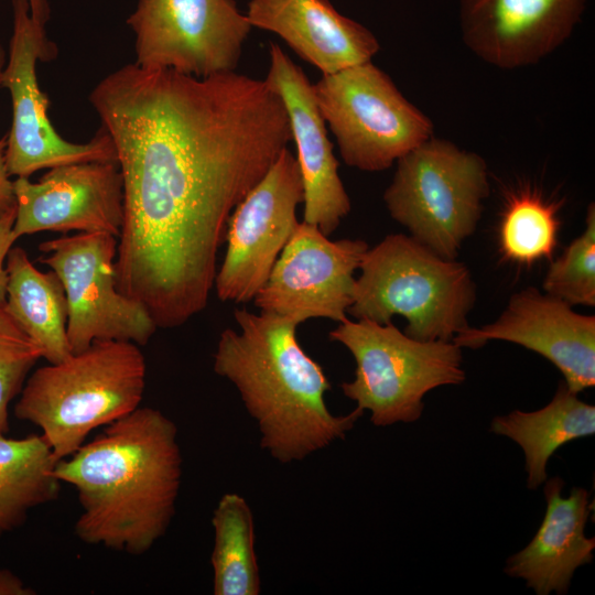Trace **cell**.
<instances>
[{"instance_id": "obj_6", "label": "cell", "mask_w": 595, "mask_h": 595, "mask_svg": "<svg viewBox=\"0 0 595 595\" xmlns=\"http://www.w3.org/2000/svg\"><path fill=\"white\" fill-rule=\"evenodd\" d=\"M356 363L353 381L340 389L376 426L413 423L424 410V396L439 387L464 382L462 348L453 340L414 339L392 322L346 318L329 332Z\"/></svg>"}, {"instance_id": "obj_7", "label": "cell", "mask_w": 595, "mask_h": 595, "mask_svg": "<svg viewBox=\"0 0 595 595\" xmlns=\"http://www.w3.org/2000/svg\"><path fill=\"white\" fill-rule=\"evenodd\" d=\"M488 195L485 160L431 137L397 161L383 201L411 237L445 259H456L476 230Z\"/></svg>"}, {"instance_id": "obj_30", "label": "cell", "mask_w": 595, "mask_h": 595, "mask_svg": "<svg viewBox=\"0 0 595 595\" xmlns=\"http://www.w3.org/2000/svg\"><path fill=\"white\" fill-rule=\"evenodd\" d=\"M30 11L33 19L42 24L50 20L51 9L47 0H29Z\"/></svg>"}, {"instance_id": "obj_17", "label": "cell", "mask_w": 595, "mask_h": 595, "mask_svg": "<svg viewBox=\"0 0 595 595\" xmlns=\"http://www.w3.org/2000/svg\"><path fill=\"white\" fill-rule=\"evenodd\" d=\"M266 83L282 99L303 182V221L329 236L350 212L349 196L338 175V161L326 122L315 100L313 84L275 43L269 47Z\"/></svg>"}, {"instance_id": "obj_15", "label": "cell", "mask_w": 595, "mask_h": 595, "mask_svg": "<svg viewBox=\"0 0 595 595\" xmlns=\"http://www.w3.org/2000/svg\"><path fill=\"white\" fill-rule=\"evenodd\" d=\"M489 340L523 346L551 361L574 393L595 386V316L573 311L566 302L534 288L512 294L501 315L482 327H468L453 338L479 348Z\"/></svg>"}, {"instance_id": "obj_25", "label": "cell", "mask_w": 595, "mask_h": 595, "mask_svg": "<svg viewBox=\"0 0 595 595\" xmlns=\"http://www.w3.org/2000/svg\"><path fill=\"white\" fill-rule=\"evenodd\" d=\"M542 289L571 306H595V207L586 213L585 230L553 260Z\"/></svg>"}, {"instance_id": "obj_10", "label": "cell", "mask_w": 595, "mask_h": 595, "mask_svg": "<svg viewBox=\"0 0 595 595\" xmlns=\"http://www.w3.org/2000/svg\"><path fill=\"white\" fill-rule=\"evenodd\" d=\"M117 237L79 232L39 244L40 261L60 278L67 300V338L72 353L98 340L145 345L156 325L145 307L117 288Z\"/></svg>"}, {"instance_id": "obj_21", "label": "cell", "mask_w": 595, "mask_h": 595, "mask_svg": "<svg viewBox=\"0 0 595 595\" xmlns=\"http://www.w3.org/2000/svg\"><path fill=\"white\" fill-rule=\"evenodd\" d=\"M4 306L23 332L41 348L42 358L58 363L73 353L67 338V300L53 270L40 271L21 247L6 259Z\"/></svg>"}, {"instance_id": "obj_2", "label": "cell", "mask_w": 595, "mask_h": 595, "mask_svg": "<svg viewBox=\"0 0 595 595\" xmlns=\"http://www.w3.org/2000/svg\"><path fill=\"white\" fill-rule=\"evenodd\" d=\"M183 458L175 423L139 407L58 459L55 477L76 489L84 543L131 555L148 552L175 513Z\"/></svg>"}, {"instance_id": "obj_8", "label": "cell", "mask_w": 595, "mask_h": 595, "mask_svg": "<svg viewBox=\"0 0 595 595\" xmlns=\"http://www.w3.org/2000/svg\"><path fill=\"white\" fill-rule=\"evenodd\" d=\"M313 91L348 166L383 171L433 137L430 118L371 61L322 75Z\"/></svg>"}, {"instance_id": "obj_26", "label": "cell", "mask_w": 595, "mask_h": 595, "mask_svg": "<svg viewBox=\"0 0 595 595\" xmlns=\"http://www.w3.org/2000/svg\"><path fill=\"white\" fill-rule=\"evenodd\" d=\"M42 358L41 348L0 306V434L9 432V405L20 394L29 372Z\"/></svg>"}, {"instance_id": "obj_11", "label": "cell", "mask_w": 595, "mask_h": 595, "mask_svg": "<svg viewBox=\"0 0 595 595\" xmlns=\"http://www.w3.org/2000/svg\"><path fill=\"white\" fill-rule=\"evenodd\" d=\"M134 64L205 78L235 72L252 29L234 0H138Z\"/></svg>"}, {"instance_id": "obj_19", "label": "cell", "mask_w": 595, "mask_h": 595, "mask_svg": "<svg viewBox=\"0 0 595 595\" xmlns=\"http://www.w3.org/2000/svg\"><path fill=\"white\" fill-rule=\"evenodd\" d=\"M547 509L532 540L508 558L504 572L521 578L537 595L567 593L575 571L593 560L595 539L585 536L591 513L589 493L582 487L562 496L564 482L547 479Z\"/></svg>"}, {"instance_id": "obj_1", "label": "cell", "mask_w": 595, "mask_h": 595, "mask_svg": "<svg viewBox=\"0 0 595 595\" xmlns=\"http://www.w3.org/2000/svg\"><path fill=\"white\" fill-rule=\"evenodd\" d=\"M89 101L122 175L117 288L156 327L182 326L208 303L230 215L292 140L282 99L236 72L198 78L130 63Z\"/></svg>"}, {"instance_id": "obj_12", "label": "cell", "mask_w": 595, "mask_h": 595, "mask_svg": "<svg viewBox=\"0 0 595 595\" xmlns=\"http://www.w3.org/2000/svg\"><path fill=\"white\" fill-rule=\"evenodd\" d=\"M303 197L296 158L285 148L229 217L227 249L214 282L220 301L255 299L299 225Z\"/></svg>"}, {"instance_id": "obj_20", "label": "cell", "mask_w": 595, "mask_h": 595, "mask_svg": "<svg viewBox=\"0 0 595 595\" xmlns=\"http://www.w3.org/2000/svg\"><path fill=\"white\" fill-rule=\"evenodd\" d=\"M490 432L511 439L522 448L527 486L537 489L547 480L548 462L556 450L595 433V407L582 401L562 381L545 407L497 415Z\"/></svg>"}, {"instance_id": "obj_13", "label": "cell", "mask_w": 595, "mask_h": 595, "mask_svg": "<svg viewBox=\"0 0 595 595\" xmlns=\"http://www.w3.org/2000/svg\"><path fill=\"white\" fill-rule=\"evenodd\" d=\"M368 248L361 239L331 240L317 226L299 223L253 303L299 325L310 318L340 323L354 300V273Z\"/></svg>"}, {"instance_id": "obj_23", "label": "cell", "mask_w": 595, "mask_h": 595, "mask_svg": "<svg viewBox=\"0 0 595 595\" xmlns=\"http://www.w3.org/2000/svg\"><path fill=\"white\" fill-rule=\"evenodd\" d=\"M210 556L215 595H258L260 573L255 549L251 508L239 494L221 496L212 517Z\"/></svg>"}, {"instance_id": "obj_9", "label": "cell", "mask_w": 595, "mask_h": 595, "mask_svg": "<svg viewBox=\"0 0 595 595\" xmlns=\"http://www.w3.org/2000/svg\"><path fill=\"white\" fill-rule=\"evenodd\" d=\"M56 56L57 46L48 40L45 25L31 15L29 0H12V35L1 84L12 105L6 148L10 176L30 177L39 170L69 163L117 161L113 142L102 126L88 142L73 143L51 123V101L40 88L36 63Z\"/></svg>"}, {"instance_id": "obj_28", "label": "cell", "mask_w": 595, "mask_h": 595, "mask_svg": "<svg viewBox=\"0 0 595 595\" xmlns=\"http://www.w3.org/2000/svg\"><path fill=\"white\" fill-rule=\"evenodd\" d=\"M7 136L8 133L0 138V219L17 207L13 181L6 164Z\"/></svg>"}, {"instance_id": "obj_16", "label": "cell", "mask_w": 595, "mask_h": 595, "mask_svg": "<svg viewBox=\"0 0 595 595\" xmlns=\"http://www.w3.org/2000/svg\"><path fill=\"white\" fill-rule=\"evenodd\" d=\"M587 0H458L464 44L484 62L513 69L533 65L564 44Z\"/></svg>"}, {"instance_id": "obj_24", "label": "cell", "mask_w": 595, "mask_h": 595, "mask_svg": "<svg viewBox=\"0 0 595 595\" xmlns=\"http://www.w3.org/2000/svg\"><path fill=\"white\" fill-rule=\"evenodd\" d=\"M559 228L556 204L531 191L511 195L499 225L500 253L523 266L551 259Z\"/></svg>"}, {"instance_id": "obj_18", "label": "cell", "mask_w": 595, "mask_h": 595, "mask_svg": "<svg viewBox=\"0 0 595 595\" xmlns=\"http://www.w3.org/2000/svg\"><path fill=\"white\" fill-rule=\"evenodd\" d=\"M246 15L252 28L278 34L323 75L369 62L380 50L370 30L329 0H249Z\"/></svg>"}, {"instance_id": "obj_5", "label": "cell", "mask_w": 595, "mask_h": 595, "mask_svg": "<svg viewBox=\"0 0 595 595\" xmlns=\"http://www.w3.org/2000/svg\"><path fill=\"white\" fill-rule=\"evenodd\" d=\"M359 269L347 311L355 318L388 324L402 316L404 334L422 342H451L469 327L476 288L465 263L411 236L391 234L368 248Z\"/></svg>"}, {"instance_id": "obj_4", "label": "cell", "mask_w": 595, "mask_h": 595, "mask_svg": "<svg viewBox=\"0 0 595 595\" xmlns=\"http://www.w3.org/2000/svg\"><path fill=\"white\" fill-rule=\"evenodd\" d=\"M145 376V359L137 344L98 340L34 370L14 414L41 429L57 461L66 458L93 430L140 407Z\"/></svg>"}, {"instance_id": "obj_27", "label": "cell", "mask_w": 595, "mask_h": 595, "mask_svg": "<svg viewBox=\"0 0 595 595\" xmlns=\"http://www.w3.org/2000/svg\"><path fill=\"white\" fill-rule=\"evenodd\" d=\"M15 213L17 207L11 209L0 219V306L6 303L7 298V255L17 240V237L13 234Z\"/></svg>"}, {"instance_id": "obj_14", "label": "cell", "mask_w": 595, "mask_h": 595, "mask_svg": "<svg viewBox=\"0 0 595 595\" xmlns=\"http://www.w3.org/2000/svg\"><path fill=\"white\" fill-rule=\"evenodd\" d=\"M18 238L39 231L106 232L118 238L123 184L117 161H87L48 169L37 181H13Z\"/></svg>"}, {"instance_id": "obj_29", "label": "cell", "mask_w": 595, "mask_h": 595, "mask_svg": "<svg viewBox=\"0 0 595 595\" xmlns=\"http://www.w3.org/2000/svg\"><path fill=\"white\" fill-rule=\"evenodd\" d=\"M34 589L29 587L18 575L8 569L0 567V595H33Z\"/></svg>"}, {"instance_id": "obj_31", "label": "cell", "mask_w": 595, "mask_h": 595, "mask_svg": "<svg viewBox=\"0 0 595 595\" xmlns=\"http://www.w3.org/2000/svg\"><path fill=\"white\" fill-rule=\"evenodd\" d=\"M7 63V55L0 41V88L2 87V73Z\"/></svg>"}, {"instance_id": "obj_22", "label": "cell", "mask_w": 595, "mask_h": 595, "mask_svg": "<svg viewBox=\"0 0 595 595\" xmlns=\"http://www.w3.org/2000/svg\"><path fill=\"white\" fill-rule=\"evenodd\" d=\"M56 462L42 434L23 439L0 434V538L22 526L31 510L58 497Z\"/></svg>"}, {"instance_id": "obj_3", "label": "cell", "mask_w": 595, "mask_h": 595, "mask_svg": "<svg viewBox=\"0 0 595 595\" xmlns=\"http://www.w3.org/2000/svg\"><path fill=\"white\" fill-rule=\"evenodd\" d=\"M239 331L225 328L214 371L238 390L257 423L260 446L282 464L302 461L343 440L364 411L334 415L325 402L331 383L301 347L298 323L275 314L236 309Z\"/></svg>"}]
</instances>
